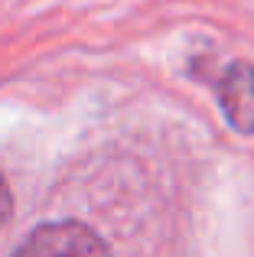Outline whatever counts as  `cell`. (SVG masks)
I'll use <instances>...</instances> for the list:
<instances>
[{"label":"cell","instance_id":"1","mask_svg":"<svg viewBox=\"0 0 254 257\" xmlns=\"http://www.w3.org/2000/svg\"><path fill=\"white\" fill-rule=\"evenodd\" d=\"M108 244L91 231L88 225L78 221H56V225H39L17 244V254H104Z\"/></svg>","mask_w":254,"mask_h":257},{"label":"cell","instance_id":"2","mask_svg":"<svg viewBox=\"0 0 254 257\" xmlns=\"http://www.w3.org/2000/svg\"><path fill=\"white\" fill-rule=\"evenodd\" d=\"M222 111L238 131L254 134V65H231L218 85Z\"/></svg>","mask_w":254,"mask_h":257},{"label":"cell","instance_id":"3","mask_svg":"<svg viewBox=\"0 0 254 257\" xmlns=\"http://www.w3.org/2000/svg\"><path fill=\"white\" fill-rule=\"evenodd\" d=\"M10 218V189H7L4 176H0V225Z\"/></svg>","mask_w":254,"mask_h":257}]
</instances>
